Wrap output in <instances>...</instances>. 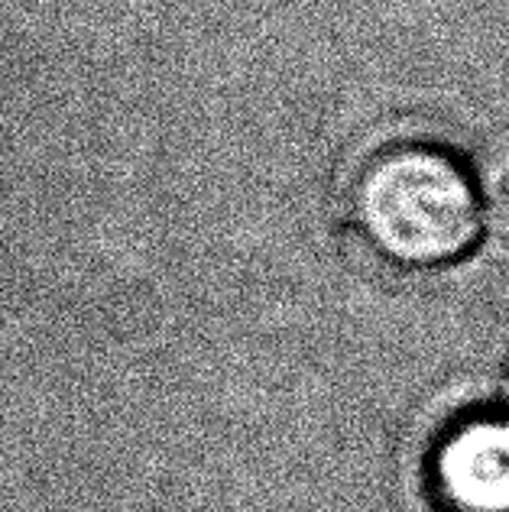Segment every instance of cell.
Returning a JSON list of instances; mask_svg holds the SVG:
<instances>
[{"mask_svg":"<svg viewBox=\"0 0 509 512\" xmlns=\"http://www.w3.org/2000/svg\"><path fill=\"white\" fill-rule=\"evenodd\" d=\"M347 208L364 244L396 266L458 260L484 224L477 179L445 146L422 140L373 150L354 172Z\"/></svg>","mask_w":509,"mask_h":512,"instance_id":"6da1fadb","label":"cell"},{"mask_svg":"<svg viewBox=\"0 0 509 512\" xmlns=\"http://www.w3.org/2000/svg\"><path fill=\"white\" fill-rule=\"evenodd\" d=\"M425 483L441 512H509V412H467L441 428Z\"/></svg>","mask_w":509,"mask_h":512,"instance_id":"7a4b0ae2","label":"cell"},{"mask_svg":"<svg viewBox=\"0 0 509 512\" xmlns=\"http://www.w3.org/2000/svg\"><path fill=\"white\" fill-rule=\"evenodd\" d=\"M477 192L484 221L493 227V234L509 244V143L493 150L477 172Z\"/></svg>","mask_w":509,"mask_h":512,"instance_id":"3957f363","label":"cell"}]
</instances>
